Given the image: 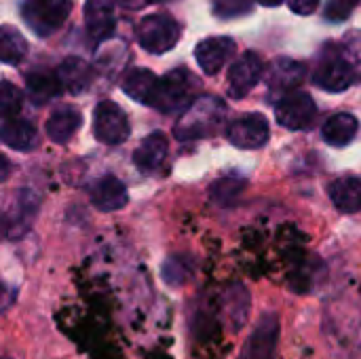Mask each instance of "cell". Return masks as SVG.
Segmentation results:
<instances>
[{
  "label": "cell",
  "mask_w": 361,
  "mask_h": 359,
  "mask_svg": "<svg viewBox=\"0 0 361 359\" xmlns=\"http://www.w3.org/2000/svg\"><path fill=\"white\" fill-rule=\"evenodd\" d=\"M226 116V104L216 95H199L180 116L173 135L180 142L214 135Z\"/></svg>",
  "instance_id": "6da1fadb"
},
{
  "label": "cell",
  "mask_w": 361,
  "mask_h": 359,
  "mask_svg": "<svg viewBox=\"0 0 361 359\" xmlns=\"http://www.w3.org/2000/svg\"><path fill=\"white\" fill-rule=\"evenodd\" d=\"M197 91H199L197 76L190 74L186 68H176L161 78L157 102L152 108H157L165 114L184 112L199 97Z\"/></svg>",
  "instance_id": "7a4b0ae2"
},
{
  "label": "cell",
  "mask_w": 361,
  "mask_h": 359,
  "mask_svg": "<svg viewBox=\"0 0 361 359\" xmlns=\"http://www.w3.org/2000/svg\"><path fill=\"white\" fill-rule=\"evenodd\" d=\"M180 32H182L180 23L171 15L154 13V15H146L137 23L135 36L144 51H148L152 55H163L178 44Z\"/></svg>",
  "instance_id": "3957f363"
},
{
  "label": "cell",
  "mask_w": 361,
  "mask_h": 359,
  "mask_svg": "<svg viewBox=\"0 0 361 359\" xmlns=\"http://www.w3.org/2000/svg\"><path fill=\"white\" fill-rule=\"evenodd\" d=\"M275 118L283 129L290 131H305L313 127L317 118V106L315 99L309 93L294 91L283 95L275 106Z\"/></svg>",
  "instance_id": "277c9868"
},
{
  "label": "cell",
  "mask_w": 361,
  "mask_h": 359,
  "mask_svg": "<svg viewBox=\"0 0 361 359\" xmlns=\"http://www.w3.org/2000/svg\"><path fill=\"white\" fill-rule=\"evenodd\" d=\"M93 133L106 146L123 144L131 133V125L125 110L110 99L99 102L93 112Z\"/></svg>",
  "instance_id": "5b68a950"
},
{
  "label": "cell",
  "mask_w": 361,
  "mask_h": 359,
  "mask_svg": "<svg viewBox=\"0 0 361 359\" xmlns=\"http://www.w3.org/2000/svg\"><path fill=\"white\" fill-rule=\"evenodd\" d=\"M70 0H49V2H23L21 6V15L25 19V23L38 34V36H49L53 32H57L63 21L70 15Z\"/></svg>",
  "instance_id": "8992f818"
},
{
  "label": "cell",
  "mask_w": 361,
  "mask_h": 359,
  "mask_svg": "<svg viewBox=\"0 0 361 359\" xmlns=\"http://www.w3.org/2000/svg\"><path fill=\"white\" fill-rule=\"evenodd\" d=\"M313 80L317 87H322L324 91H330V93L347 91L355 80V66L349 61L347 55H343L338 51L328 53L317 63Z\"/></svg>",
  "instance_id": "52a82bcc"
},
{
  "label": "cell",
  "mask_w": 361,
  "mask_h": 359,
  "mask_svg": "<svg viewBox=\"0 0 361 359\" xmlns=\"http://www.w3.org/2000/svg\"><path fill=\"white\" fill-rule=\"evenodd\" d=\"M264 72L267 70L258 53L254 51L243 53L228 70V95L233 99L247 97L254 91V87L262 80Z\"/></svg>",
  "instance_id": "ba28073f"
},
{
  "label": "cell",
  "mask_w": 361,
  "mask_h": 359,
  "mask_svg": "<svg viewBox=\"0 0 361 359\" xmlns=\"http://www.w3.org/2000/svg\"><path fill=\"white\" fill-rule=\"evenodd\" d=\"M228 142L241 150H256L262 148L269 140V121L264 114L250 112L237 116L226 129Z\"/></svg>",
  "instance_id": "9c48e42d"
},
{
  "label": "cell",
  "mask_w": 361,
  "mask_h": 359,
  "mask_svg": "<svg viewBox=\"0 0 361 359\" xmlns=\"http://www.w3.org/2000/svg\"><path fill=\"white\" fill-rule=\"evenodd\" d=\"M307 76V68L302 61H296L292 57H277L269 70L264 72L267 85L271 93L275 95H288L294 93Z\"/></svg>",
  "instance_id": "30bf717a"
},
{
  "label": "cell",
  "mask_w": 361,
  "mask_h": 359,
  "mask_svg": "<svg viewBox=\"0 0 361 359\" xmlns=\"http://www.w3.org/2000/svg\"><path fill=\"white\" fill-rule=\"evenodd\" d=\"M235 51H237V42L231 36H212L197 44L195 59L205 74L214 76L226 66V61L235 55Z\"/></svg>",
  "instance_id": "8fae6325"
},
{
  "label": "cell",
  "mask_w": 361,
  "mask_h": 359,
  "mask_svg": "<svg viewBox=\"0 0 361 359\" xmlns=\"http://www.w3.org/2000/svg\"><path fill=\"white\" fill-rule=\"evenodd\" d=\"M85 28L93 42H104L114 36L116 17L110 0H87L85 2Z\"/></svg>",
  "instance_id": "7c38bea8"
},
{
  "label": "cell",
  "mask_w": 361,
  "mask_h": 359,
  "mask_svg": "<svg viewBox=\"0 0 361 359\" xmlns=\"http://www.w3.org/2000/svg\"><path fill=\"white\" fill-rule=\"evenodd\" d=\"M277 334H279V324L277 317L267 313L260 317L256 332L250 336L241 359H273L275 345H277Z\"/></svg>",
  "instance_id": "4fadbf2b"
},
{
  "label": "cell",
  "mask_w": 361,
  "mask_h": 359,
  "mask_svg": "<svg viewBox=\"0 0 361 359\" xmlns=\"http://www.w3.org/2000/svg\"><path fill=\"white\" fill-rule=\"evenodd\" d=\"M89 197H91V203L99 212L123 209L127 205V201H129L125 184L114 176H104V178L95 180L93 186L89 188Z\"/></svg>",
  "instance_id": "5bb4252c"
},
{
  "label": "cell",
  "mask_w": 361,
  "mask_h": 359,
  "mask_svg": "<svg viewBox=\"0 0 361 359\" xmlns=\"http://www.w3.org/2000/svg\"><path fill=\"white\" fill-rule=\"evenodd\" d=\"M159 83H161V78L154 72H150L146 68H133L123 78V91L127 97H131L144 106H154L157 93H159Z\"/></svg>",
  "instance_id": "9a60e30c"
},
{
  "label": "cell",
  "mask_w": 361,
  "mask_h": 359,
  "mask_svg": "<svg viewBox=\"0 0 361 359\" xmlns=\"http://www.w3.org/2000/svg\"><path fill=\"white\" fill-rule=\"evenodd\" d=\"M167 150H169V142L165 138L163 131H154V133H148L140 146L135 148L133 152V163L140 171L144 174H150L154 169H159L167 157Z\"/></svg>",
  "instance_id": "2e32d148"
},
{
  "label": "cell",
  "mask_w": 361,
  "mask_h": 359,
  "mask_svg": "<svg viewBox=\"0 0 361 359\" xmlns=\"http://www.w3.org/2000/svg\"><path fill=\"white\" fill-rule=\"evenodd\" d=\"M82 125V114L72 108V106H57L44 125L47 135L51 138V142L55 144H68V140L80 129Z\"/></svg>",
  "instance_id": "e0dca14e"
},
{
  "label": "cell",
  "mask_w": 361,
  "mask_h": 359,
  "mask_svg": "<svg viewBox=\"0 0 361 359\" xmlns=\"http://www.w3.org/2000/svg\"><path fill=\"white\" fill-rule=\"evenodd\" d=\"M55 72L59 76L61 87L68 89L72 95H80L82 91H87L95 76L93 68L80 57H66Z\"/></svg>",
  "instance_id": "ac0fdd59"
},
{
  "label": "cell",
  "mask_w": 361,
  "mask_h": 359,
  "mask_svg": "<svg viewBox=\"0 0 361 359\" xmlns=\"http://www.w3.org/2000/svg\"><path fill=\"white\" fill-rule=\"evenodd\" d=\"M328 193L338 212L343 214L361 212V178L357 176H343L334 180Z\"/></svg>",
  "instance_id": "d6986e66"
},
{
  "label": "cell",
  "mask_w": 361,
  "mask_h": 359,
  "mask_svg": "<svg viewBox=\"0 0 361 359\" xmlns=\"http://www.w3.org/2000/svg\"><path fill=\"white\" fill-rule=\"evenodd\" d=\"M0 135H2L4 146H8L13 150H19V152H27L38 144L36 127L27 118H19V116L4 118Z\"/></svg>",
  "instance_id": "ffe728a7"
},
{
  "label": "cell",
  "mask_w": 361,
  "mask_h": 359,
  "mask_svg": "<svg viewBox=\"0 0 361 359\" xmlns=\"http://www.w3.org/2000/svg\"><path fill=\"white\" fill-rule=\"evenodd\" d=\"M357 129H360V121L349 114V112H338L334 116H330L324 127H322V138L326 144L330 146H336V148H343L347 144H351L357 135Z\"/></svg>",
  "instance_id": "44dd1931"
},
{
  "label": "cell",
  "mask_w": 361,
  "mask_h": 359,
  "mask_svg": "<svg viewBox=\"0 0 361 359\" xmlns=\"http://www.w3.org/2000/svg\"><path fill=\"white\" fill-rule=\"evenodd\" d=\"M61 83H59V76L57 72L51 74V72H32L27 74L25 78V91H27V97L34 106H44L49 104L51 99H55L59 93H61Z\"/></svg>",
  "instance_id": "7402d4cb"
},
{
  "label": "cell",
  "mask_w": 361,
  "mask_h": 359,
  "mask_svg": "<svg viewBox=\"0 0 361 359\" xmlns=\"http://www.w3.org/2000/svg\"><path fill=\"white\" fill-rule=\"evenodd\" d=\"M36 203H38V199L30 190H21L19 193L17 203H15L17 205L15 214L6 216V235L8 237H21L30 229V222L36 216Z\"/></svg>",
  "instance_id": "603a6c76"
},
{
  "label": "cell",
  "mask_w": 361,
  "mask_h": 359,
  "mask_svg": "<svg viewBox=\"0 0 361 359\" xmlns=\"http://www.w3.org/2000/svg\"><path fill=\"white\" fill-rule=\"evenodd\" d=\"M25 53H27V42L21 36V32L13 25L4 23L0 28V59L4 63L17 66L23 61Z\"/></svg>",
  "instance_id": "cb8c5ba5"
},
{
  "label": "cell",
  "mask_w": 361,
  "mask_h": 359,
  "mask_svg": "<svg viewBox=\"0 0 361 359\" xmlns=\"http://www.w3.org/2000/svg\"><path fill=\"white\" fill-rule=\"evenodd\" d=\"M247 186V178L245 176H239V174H228V176H222L220 180H216L209 188V197L216 205H231L237 201V197L245 190Z\"/></svg>",
  "instance_id": "d4e9b609"
},
{
  "label": "cell",
  "mask_w": 361,
  "mask_h": 359,
  "mask_svg": "<svg viewBox=\"0 0 361 359\" xmlns=\"http://www.w3.org/2000/svg\"><path fill=\"white\" fill-rule=\"evenodd\" d=\"M21 99H23L21 91L13 83L2 80V85H0V114H2V118L17 116L21 110Z\"/></svg>",
  "instance_id": "484cf974"
},
{
  "label": "cell",
  "mask_w": 361,
  "mask_h": 359,
  "mask_svg": "<svg viewBox=\"0 0 361 359\" xmlns=\"http://www.w3.org/2000/svg\"><path fill=\"white\" fill-rule=\"evenodd\" d=\"M252 11L250 0H214V15L220 19L243 17Z\"/></svg>",
  "instance_id": "4316f807"
},
{
  "label": "cell",
  "mask_w": 361,
  "mask_h": 359,
  "mask_svg": "<svg viewBox=\"0 0 361 359\" xmlns=\"http://www.w3.org/2000/svg\"><path fill=\"white\" fill-rule=\"evenodd\" d=\"M349 15H351V6L345 4L343 0H330L326 6V17L330 21H345L349 19Z\"/></svg>",
  "instance_id": "83f0119b"
},
{
  "label": "cell",
  "mask_w": 361,
  "mask_h": 359,
  "mask_svg": "<svg viewBox=\"0 0 361 359\" xmlns=\"http://www.w3.org/2000/svg\"><path fill=\"white\" fill-rule=\"evenodd\" d=\"M288 6L296 15H313L319 8V0H288Z\"/></svg>",
  "instance_id": "f1b7e54d"
},
{
  "label": "cell",
  "mask_w": 361,
  "mask_h": 359,
  "mask_svg": "<svg viewBox=\"0 0 361 359\" xmlns=\"http://www.w3.org/2000/svg\"><path fill=\"white\" fill-rule=\"evenodd\" d=\"M116 2H118V6H123L127 11H137V8H144L150 2H169V0H116Z\"/></svg>",
  "instance_id": "f546056e"
},
{
  "label": "cell",
  "mask_w": 361,
  "mask_h": 359,
  "mask_svg": "<svg viewBox=\"0 0 361 359\" xmlns=\"http://www.w3.org/2000/svg\"><path fill=\"white\" fill-rule=\"evenodd\" d=\"M258 4H262V6H279L281 2H286V0H256Z\"/></svg>",
  "instance_id": "4dcf8cb0"
},
{
  "label": "cell",
  "mask_w": 361,
  "mask_h": 359,
  "mask_svg": "<svg viewBox=\"0 0 361 359\" xmlns=\"http://www.w3.org/2000/svg\"><path fill=\"white\" fill-rule=\"evenodd\" d=\"M343 2H345V4H349V6H351V8H353V6H355V4H360L361 0H343Z\"/></svg>",
  "instance_id": "1f68e13d"
},
{
  "label": "cell",
  "mask_w": 361,
  "mask_h": 359,
  "mask_svg": "<svg viewBox=\"0 0 361 359\" xmlns=\"http://www.w3.org/2000/svg\"><path fill=\"white\" fill-rule=\"evenodd\" d=\"M25 2H34L36 4V2H49V0H25Z\"/></svg>",
  "instance_id": "d6a6232c"
}]
</instances>
